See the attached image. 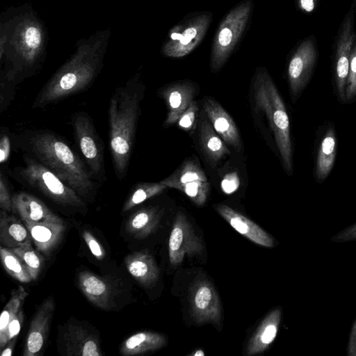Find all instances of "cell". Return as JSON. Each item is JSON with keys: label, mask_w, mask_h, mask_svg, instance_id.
Listing matches in <instances>:
<instances>
[{"label": "cell", "mask_w": 356, "mask_h": 356, "mask_svg": "<svg viewBox=\"0 0 356 356\" xmlns=\"http://www.w3.org/2000/svg\"><path fill=\"white\" fill-rule=\"evenodd\" d=\"M145 87L138 76L115 89L108 107L109 143L116 176H125L134 143Z\"/></svg>", "instance_id": "1"}, {"label": "cell", "mask_w": 356, "mask_h": 356, "mask_svg": "<svg viewBox=\"0 0 356 356\" xmlns=\"http://www.w3.org/2000/svg\"><path fill=\"white\" fill-rule=\"evenodd\" d=\"M104 41L103 37H95L80 44L41 89L33 107L43 108L88 87L101 68Z\"/></svg>", "instance_id": "2"}, {"label": "cell", "mask_w": 356, "mask_h": 356, "mask_svg": "<svg viewBox=\"0 0 356 356\" xmlns=\"http://www.w3.org/2000/svg\"><path fill=\"white\" fill-rule=\"evenodd\" d=\"M30 148L39 162L50 169L79 195L88 197L94 189L89 172L80 158L58 136L48 132L35 134Z\"/></svg>", "instance_id": "3"}, {"label": "cell", "mask_w": 356, "mask_h": 356, "mask_svg": "<svg viewBox=\"0 0 356 356\" xmlns=\"http://www.w3.org/2000/svg\"><path fill=\"white\" fill-rule=\"evenodd\" d=\"M253 89L255 108L264 112L273 133L283 167L291 175L293 168L289 119L282 97L266 68H257Z\"/></svg>", "instance_id": "4"}, {"label": "cell", "mask_w": 356, "mask_h": 356, "mask_svg": "<svg viewBox=\"0 0 356 356\" xmlns=\"http://www.w3.org/2000/svg\"><path fill=\"white\" fill-rule=\"evenodd\" d=\"M254 7L253 0H243L223 17L213 37L210 67L213 72L220 70L231 56L244 33Z\"/></svg>", "instance_id": "5"}, {"label": "cell", "mask_w": 356, "mask_h": 356, "mask_svg": "<svg viewBox=\"0 0 356 356\" xmlns=\"http://www.w3.org/2000/svg\"><path fill=\"white\" fill-rule=\"evenodd\" d=\"M212 20L210 12L191 14L173 26L161 48L167 57L179 58L188 55L202 42Z\"/></svg>", "instance_id": "6"}, {"label": "cell", "mask_w": 356, "mask_h": 356, "mask_svg": "<svg viewBox=\"0 0 356 356\" xmlns=\"http://www.w3.org/2000/svg\"><path fill=\"white\" fill-rule=\"evenodd\" d=\"M24 179L32 187L58 204L74 207L84 206L80 195L50 169L31 157L21 170Z\"/></svg>", "instance_id": "7"}, {"label": "cell", "mask_w": 356, "mask_h": 356, "mask_svg": "<svg viewBox=\"0 0 356 356\" xmlns=\"http://www.w3.org/2000/svg\"><path fill=\"white\" fill-rule=\"evenodd\" d=\"M10 45L22 67H32L40 56L44 44L42 26L33 16L21 17L9 38Z\"/></svg>", "instance_id": "8"}, {"label": "cell", "mask_w": 356, "mask_h": 356, "mask_svg": "<svg viewBox=\"0 0 356 356\" xmlns=\"http://www.w3.org/2000/svg\"><path fill=\"white\" fill-rule=\"evenodd\" d=\"M317 57L316 40L312 35L302 40L292 54L287 67V77L293 98H297L308 83Z\"/></svg>", "instance_id": "9"}, {"label": "cell", "mask_w": 356, "mask_h": 356, "mask_svg": "<svg viewBox=\"0 0 356 356\" xmlns=\"http://www.w3.org/2000/svg\"><path fill=\"white\" fill-rule=\"evenodd\" d=\"M190 313L197 324H220L222 309L218 295L206 279L196 280L189 290Z\"/></svg>", "instance_id": "10"}, {"label": "cell", "mask_w": 356, "mask_h": 356, "mask_svg": "<svg viewBox=\"0 0 356 356\" xmlns=\"http://www.w3.org/2000/svg\"><path fill=\"white\" fill-rule=\"evenodd\" d=\"M354 13L351 8L346 15L337 35L334 58V76L338 96L346 102L345 89L348 76L350 54L356 40Z\"/></svg>", "instance_id": "11"}, {"label": "cell", "mask_w": 356, "mask_h": 356, "mask_svg": "<svg viewBox=\"0 0 356 356\" xmlns=\"http://www.w3.org/2000/svg\"><path fill=\"white\" fill-rule=\"evenodd\" d=\"M204 249L201 239L195 234L191 222L184 213H177L168 242L169 260L176 266L183 261L186 255L200 254Z\"/></svg>", "instance_id": "12"}, {"label": "cell", "mask_w": 356, "mask_h": 356, "mask_svg": "<svg viewBox=\"0 0 356 356\" xmlns=\"http://www.w3.org/2000/svg\"><path fill=\"white\" fill-rule=\"evenodd\" d=\"M76 141L92 175L101 178L104 172L103 147L88 115L78 113L73 119Z\"/></svg>", "instance_id": "13"}, {"label": "cell", "mask_w": 356, "mask_h": 356, "mask_svg": "<svg viewBox=\"0 0 356 356\" xmlns=\"http://www.w3.org/2000/svg\"><path fill=\"white\" fill-rule=\"evenodd\" d=\"M54 307V300L51 296L45 299L38 307L27 333L24 356L38 355L43 349L47 339Z\"/></svg>", "instance_id": "14"}, {"label": "cell", "mask_w": 356, "mask_h": 356, "mask_svg": "<svg viewBox=\"0 0 356 356\" xmlns=\"http://www.w3.org/2000/svg\"><path fill=\"white\" fill-rule=\"evenodd\" d=\"M12 209L24 223L63 222L42 200L27 193L12 197Z\"/></svg>", "instance_id": "15"}, {"label": "cell", "mask_w": 356, "mask_h": 356, "mask_svg": "<svg viewBox=\"0 0 356 356\" xmlns=\"http://www.w3.org/2000/svg\"><path fill=\"white\" fill-rule=\"evenodd\" d=\"M203 110L222 139L236 151H240L242 145L236 125L221 105L211 97H205Z\"/></svg>", "instance_id": "16"}, {"label": "cell", "mask_w": 356, "mask_h": 356, "mask_svg": "<svg viewBox=\"0 0 356 356\" xmlns=\"http://www.w3.org/2000/svg\"><path fill=\"white\" fill-rule=\"evenodd\" d=\"M215 209L236 231L248 239L264 247L275 246L273 238L243 214L222 204H216Z\"/></svg>", "instance_id": "17"}, {"label": "cell", "mask_w": 356, "mask_h": 356, "mask_svg": "<svg viewBox=\"0 0 356 356\" xmlns=\"http://www.w3.org/2000/svg\"><path fill=\"white\" fill-rule=\"evenodd\" d=\"M195 87L190 81H179L163 88L161 95L165 100L168 113L164 122L165 127L177 122L180 115L188 108L193 100Z\"/></svg>", "instance_id": "18"}, {"label": "cell", "mask_w": 356, "mask_h": 356, "mask_svg": "<svg viewBox=\"0 0 356 356\" xmlns=\"http://www.w3.org/2000/svg\"><path fill=\"white\" fill-rule=\"evenodd\" d=\"M78 284L83 294L94 305L103 309L111 307L113 289L105 278L89 271H83L79 274Z\"/></svg>", "instance_id": "19"}, {"label": "cell", "mask_w": 356, "mask_h": 356, "mask_svg": "<svg viewBox=\"0 0 356 356\" xmlns=\"http://www.w3.org/2000/svg\"><path fill=\"white\" fill-rule=\"evenodd\" d=\"M282 309L275 308L270 311L261 321L246 348L248 356L257 355L266 350L275 340L282 318Z\"/></svg>", "instance_id": "20"}, {"label": "cell", "mask_w": 356, "mask_h": 356, "mask_svg": "<svg viewBox=\"0 0 356 356\" xmlns=\"http://www.w3.org/2000/svg\"><path fill=\"white\" fill-rule=\"evenodd\" d=\"M63 339L67 355L99 356L102 355L97 339L81 326L69 325L64 332Z\"/></svg>", "instance_id": "21"}, {"label": "cell", "mask_w": 356, "mask_h": 356, "mask_svg": "<svg viewBox=\"0 0 356 356\" xmlns=\"http://www.w3.org/2000/svg\"><path fill=\"white\" fill-rule=\"evenodd\" d=\"M201 114L199 122L200 145L208 161L214 167L224 156L229 154V151L205 113Z\"/></svg>", "instance_id": "22"}, {"label": "cell", "mask_w": 356, "mask_h": 356, "mask_svg": "<svg viewBox=\"0 0 356 356\" xmlns=\"http://www.w3.org/2000/svg\"><path fill=\"white\" fill-rule=\"evenodd\" d=\"M124 263L129 274L143 285H152L159 279V269L154 257L147 252L131 253Z\"/></svg>", "instance_id": "23"}, {"label": "cell", "mask_w": 356, "mask_h": 356, "mask_svg": "<svg viewBox=\"0 0 356 356\" xmlns=\"http://www.w3.org/2000/svg\"><path fill=\"white\" fill-rule=\"evenodd\" d=\"M37 250L49 255L60 241L65 226L63 222L24 223Z\"/></svg>", "instance_id": "24"}, {"label": "cell", "mask_w": 356, "mask_h": 356, "mask_svg": "<svg viewBox=\"0 0 356 356\" xmlns=\"http://www.w3.org/2000/svg\"><path fill=\"white\" fill-rule=\"evenodd\" d=\"M22 221L1 209L0 242L2 246L14 248L32 241L27 227Z\"/></svg>", "instance_id": "25"}, {"label": "cell", "mask_w": 356, "mask_h": 356, "mask_svg": "<svg viewBox=\"0 0 356 356\" xmlns=\"http://www.w3.org/2000/svg\"><path fill=\"white\" fill-rule=\"evenodd\" d=\"M165 337L158 332L143 331L130 336L122 343L120 353L122 355H135L154 351L166 344Z\"/></svg>", "instance_id": "26"}, {"label": "cell", "mask_w": 356, "mask_h": 356, "mask_svg": "<svg viewBox=\"0 0 356 356\" xmlns=\"http://www.w3.org/2000/svg\"><path fill=\"white\" fill-rule=\"evenodd\" d=\"M161 211L157 207H145L133 213L126 223V231L137 238H144L157 228Z\"/></svg>", "instance_id": "27"}, {"label": "cell", "mask_w": 356, "mask_h": 356, "mask_svg": "<svg viewBox=\"0 0 356 356\" xmlns=\"http://www.w3.org/2000/svg\"><path fill=\"white\" fill-rule=\"evenodd\" d=\"M337 154V137L333 127L323 135L318 149L315 177L317 181H323L331 172Z\"/></svg>", "instance_id": "28"}, {"label": "cell", "mask_w": 356, "mask_h": 356, "mask_svg": "<svg viewBox=\"0 0 356 356\" xmlns=\"http://www.w3.org/2000/svg\"><path fill=\"white\" fill-rule=\"evenodd\" d=\"M193 181H207L208 179L200 164L188 159L170 175L159 182L167 187L175 188L177 186Z\"/></svg>", "instance_id": "29"}, {"label": "cell", "mask_w": 356, "mask_h": 356, "mask_svg": "<svg viewBox=\"0 0 356 356\" xmlns=\"http://www.w3.org/2000/svg\"><path fill=\"white\" fill-rule=\"evenodd\" d=\"M28 296V293L24 288L19 286L15 289L11 296L5 305L0 318V349L2 350L6 346V331L7 326L12 318L16 315L19 310L22 308L24 300Z\"/></svg>", "instance_id": "30"}, {"label": "cell", "mask_w": 356, "mask_h": 356, "mask_svg": "<svg viewBox=\"0 0 356 356\" xmlns=\"http://www.w3.org/2000/svg\"><path fill=\"white\" fill-rule=\"evenodd\" d=\"M0 256L6 271L22 283H29L32 279L22 259L11 249L1 245Z\"/></svg>", "instance_id": "31"}, {"label": "cell", "mask_w": 356, "mask_h": 356, "mask_svg": "<svg viewBox=\"0 0 356 356\" xmlns=\"http://www.w3.org/2000/svg\"><path fill=\"white\" fill-rule=\"evenodd\" d=\"M166 188L167 186L160 182L138 184L133 188L132 191H131L125 201L122 211L126 212L131 210L147 199L161 193Z\"/></svg>", "instance_id": "32"}, {"label": "cell", "mask_w": 356, "mask_h": 356, "mask_svg": "<svg viewBox=\"0 0 356 356\" xmlns=\"http://www.w3.org/2000/svg\"><path fill=\"white\" fill-rule=\"evenodd\" d=\"M23 261L29 271L32 280H35L43 266V259L38 250H35L31 245V241L16 247L10 248Z\"/></svg>", "instance_id": "33"}, {"label": "cell", "mask_w": 356, "mask_h": 356, "mask_svg": "<svg viewBox=\"0 0 356 356\" xmlns=\"http://www.w3.org/2000/svg\"><path fill=\"white\" fill-rule=\"evenodd\" d=\"M176 189L183 192L197 206H203L210 189L209 181H193L177 186Z\"/></svg>", "instance_id": "34"}, {"label": "cell", "mask_w": 356, "mask_h": 356, "mask_svg": "<svg viewBox=\"0 0 356 356\" xmlns=\"http://www.w3.org/2000/svg\"><path fill=\"white\" fill-rule=\"evenodd\" d=\"M345 99L346 102L356 99V40L350 54L348 76L345 89Z\"/></svg>", "instance_id": "35"}, {"label": "cell", "mask_w": 356, "mask_h": 356, "mask_svg": "<svg viewBox=\"0 0 356 356\" xmlns=\"http://www.w3.org/2000/svg\"><path fill=\"white\" fill-rule=\"evenodd\" d=\"M198 110L197 102L193 100L188 108L179 117L177 121V126L186 131L192 130L197 118Z\"/></svg>", "instance_id": "36"}, {"label": "cell", "mask_w": 356, "mask_h": 356, "mask_svg": "<svg viewBox=\"0 0 356 356\" xmlns=\"http://www.w3.org/2000/svg\"><path fill=\"white\" fill-rule=\"evenodd\" d=\"M24 311L21 308L8 323L6 331V341L8 342L17 337L20 332L24 321Z\"/></svg>", "instance_id": "37"}, {"label": "cell", "mask_w": 356, "mask_h": 356, "mask_svg": "<svg viewBox=\"0 0 356 356\" xmlns=\"http://www.w3.org/2000/svg\"><path fill=\"white\" fill-rule=\"evenodd\" d=\"M83 237L92 254L99 260L105 257V251L97 238L88 231L83 232Z\"/></svg>", "instance_id": "38"}, {"label": "cell", "mask_w": 356, "mask_h": 356, "mask_svg": "<svg viewBox=\"0 0 356 356\" xmlns=\"http://www.w3.org/2000/svg\"><path fill=\"white\" fill-rule=\"evenodd\" d=\"M0 207L1 210L10 212L12 209V197L2 172H0Z\"/></svg>", "instance_id": "39"}, {"label": "cell", "mask_w": 356, "mask_h": 356, "mask_svg": "<svg viewBox=\"0 0 356 356\" xmlns=\"http://www.w3.org/2000/svg\"><path fill=\"white\" fill-rule=\"evenodd\" d=\"M331 241L335 243L356 241V223L334 235Z\"/></svg>", "instance_id": "40"}, {"label": "cell", "mask_w": 356, "mask_h": 356, "mask_svg": "<svg viewBox=\"0 0 356 356\" xmlns=\"http://www.w3.org/2000/svg\"><path fill=\"white\" fill-rule=\"evenodd\" d=\"M239 184V180L235 172L227 174L222 181V191L227 194L235 191Z\"/></svg>", "instance_id": "41"}, {"label": "cell", "mask_w": 356, "mask_h": 356, "mask_svg": "<svg viewBox=\"0 0 356 356\" xmlns=\"http://www.w3.org/2000/svg\"><path fill=\"white\" fill-rule=\"evenodd\" d=\"M10 153V141L6 135L0 140V162L1 164L7 161Z\"/></svg>", "instance_id": "42"}, {"label": "cell", "mask_w": 356, "mask_h": 356, "mask_svg": "<svg viewBox=\"0 0 356 356\" xmlns=\"http://www.w3.org/2000/svg\"><path fill=\"white\" fill-rule=\"evenodd\" d=\"M347 355L348 356H356V318L353 322L349 334L347 346Z\"/></svg>", "instance_id": "43"}, {"label": "cell", "mask_w": 356, "mask_h": 356, "mask_svg": "<svg viewBox=\"0 0 356 356\" xmlns=\"http://www.w3.org/2000/svg\"><path fill=\"white\" fill-rule=\"evenodd\" d=\"M318 0H297V3L299 8L306 13H312L317 5Z\"/></svg>", "instance_id": "44"}, {"label": "cell", "mask_w": 356, "mask_h": 356, "mask_svg": "<svg viewBox=\"0 0 356 356\" xmlns=\"http://www.w3.org/2000/svg\"><path fill=\"white\" fill-rule=\"evenodd\" d=\"M16 340H17V337H15L8 342L6 346L1 350V356H10L13 355V352L14 350Z\"/></svg>", "instance_id": "45"}, {"label": "cell", "mask_w": 356, "mask_h": 356, "mask_svg": "<svg viewBox=\"0 0 356 356\" xmlns=\"http://www.w3.org/2000/svg\"><path fill=\"white\" fill-rule=\"evenodd\" d=\"M8 40V36L6 33H3V31H1V37H0V58L2 60L4 51L6 49V42Z\"/></svg>", "instance_id": "46"}, {"label": "cell", "mask_w": 356, "mask_h": 356, "mask_svg": "<svg viewBox=\"0 0 356 356\" xmlns=\"http://www.w3.org/2000/svg\"><path fill=\"white\" fill-rule=\"evenodd\" d=\"M205 354H204V352L203 350L202 349H197V350H195L194 352L188 354V356H204Z\"/></svg>", "instance_id": "47"}]
</instances>
